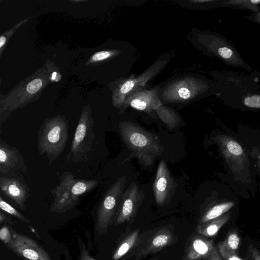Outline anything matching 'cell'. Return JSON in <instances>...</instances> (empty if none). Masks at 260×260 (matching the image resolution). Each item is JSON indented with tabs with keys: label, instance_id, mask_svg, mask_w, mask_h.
<instances>
[{
	"label": "cell",
	"instance_id": "obj_9",
	"mask_svg": "<svg viewBox=\"0 0 260 260\" xmlns=\"http://www.w3.org/2000/svg\"><path fill=\"white\" fill-rule=\"evenodd\" d=\"M244 145L253 164L256 177L260 182V131L238 124L233 131Z\"/></svg>",
	"mask_w": 260,
	"mask_h": 260
},
{
	"label": "cell",
	"instance_id": "obj_31",
	"mask_svg": "<svg viewBox=\"0 0 260 260\" xmlns=\"http://www.w3.org/2000/svg\"><path fill=\"white\" fill-rule=\"evenodd\" d=\"M254 19L256 22L260 23V11H258L254 15Z\"/></svg>",
	"mask_w": 260,
	"mask_h": 260
},
{
	"label": "cell",
	"instance_id": "obj_2",
	"mask_svg": "<svg viewBox=\"0 0 260 260\" xmlns=\"http://www.w3.org/2000/svg\"><path fill=\"white\" fill-rule=\"evenodd\" d=\"M119 130L132 156L144 166L152 165L155 158L161 154L164 147L158 138L137 124L122 121L119 124Z\"/></svg>",
	"mask_w": 260,
	"mask_h": 260
},
{
	"label": "cell",
	"instance_id": "obj_21",
	"mask_svg": "<svg viewBox=\"0 0 260 260\" xmlns=\"http://www.w3.org/2000/svg\"><path fill=\"white\" fill-rule=\"evenodd\" d=\"M240 239L236 231L230 232L224 240L218 243L220 246L225 250L237 253L240 245Z\"/></svg>",
	"mask_w": 260,
	"mask_h": 260
},
{
	"label": "cell",
	"instance_id": "obj_13",
	"mask_svg": "<svg viewBox=\"0 0 260 260\" xmlns=\"http://www.w3.org/2000/svg\"><path fill=\"white\" fill-rule=\"evenodd\" d=\"M175 182L166 162H159L153 184L155 202L158 205H163L171 197L175 187Z\"/></svg>",
	"mask_w": 260,
	"mask_h": 260
},
{
	"label": "cell",
	"instance_id": "obj_4",
	"mask_svg": "<svg viewBox=\"0 0 260 260\" xmlns=\"http://www.w3.org/2000/svg\"><path fill=\"white\" fill-rule=\"evenodd\" d=\"M60 181L51 191L53 202L51 211L63 213L70 210L84 193L93 189L98 184L97 180L75 179L71 172H64Z\"/></svg>",
	"mask_w": 260,
	"mask_h": 260
},
{
	"label": "cell",
	"instance_id": "obj_14",
	"mask_svg": "<svg viewBox=\"0 0 260 260\" xmlns=\"http://www.w3.org/2000/svg\"><path fill=\"white\" fill-rule=\"evenodd\" d=\"M128 106L144 112H149L157 110L161 106L158 99L155 90H147L139 91L128 98L123 102V109Z\"/></svg>",
	"mask_w": 260,
	"mask_h": 260
},
{
	"label": "cell",
	"instance_id": "obj_11",
	"mask_svg": "<svg viewBox=\"0 0 260 260\" xmlns=\"http://www.w3.org/2000/svg\"><path fill=\"white\" fill-rule=\"evenodd\" d=\"M27 169L19 150L0 140V173L3 174L25 172Z\"/></svg>",
	"mask_w": 260,
	"mask_h": 260
},
{
	"label": "cell",
	"instance_id": "obj_16",
	"mask_svg": "<svg viewBox=\"0 0 260 260\" xmlns=\"http://www.w3.org/2000/svg\"><path fill=\"white\" fill-rule=\"evenodd\" d=\"M237 203L238 199L236 197L207 207L200 219L199 224H203L219 217L235 207Z\"/></svg>",
	"mask_w": 260,
	"mask_h": 260
},
{
	"label": "cell",
	"instance_id": "obj_22",
	"mask_svg": "<svg viewBox=\"0 0 260 260\" xmlns=\"http://www.w3.org/2000/svg\"><path fill=\"white\" fill-rule=\"evenodd\" d=\"M0 208L2 210L15 216L24 222L27 223L29 222L25 217L23 216L13 207L4 201L2 197H0Z\"/></svg>",
	"mask_w": 260,
	"mask_h": 260
},
{
	"label": "cell",
	"instance_id": "obj_23",
	"mask_svg": "<svg viewBox=\"0 0 260 260\" xmlns=\"http://www.w3.org/2000/svg\"><path fill=\"white\" fill-rule=\"evenodd\" d=\"M243 104L249 108L260 109V95L247 96L244 99Z\"/></svg>",
	"mask_w": 260,
	"mask_h": 260
},
{
	"label": "cell",
	"instance_id": "obj_28",
	"mask_svg": "<svg viewBox=\"0 0 260 260\" xmlns=\"http://www.w3.org/2000/svg\"><path fill=\"white\" fill-rule=\"evenodd\" d=\"M204 260H222L216 246L211 252Z\"/></svg>",
	"mask_w": 260,
	"mask_h": 260
},
{
	"label": "cell",
	"instance_id": "obj_29",
	"mask_svg": "<svg viewBox=\"0 0 260 260\" xmlns=\"http://www.w3.org/2000/svg\"><path fill=\"white\" fill-rule=\"evenodd\" d=\"M249 252L253 260H260L259 252L252 245L249 247Z\"/></svg>",
	"mask_w": 260,
	"mask_h": 260
},
{
	"label": "cell",
	"instance_id": "obj_5",
	"mask_svg": "<svg viewBox=\"0 0 260 260\" xmlns=\"http://www.w3.org/2000/svg\"><path fill=\"white\" fill-rule=\"evenodd\" d=\"M94 119L90 109L85 107L76 127L67 160L73 162L86 161L92 150L95 135L93 131Z\"/></svg>",
	"mask_w": 260,
	"mask_h": 260
},
{
	"label": "cell",
	"instance_id": "obj_20",
	"mask_svg": "<svg viewBox=\"0 0 260 260\" xmlns=\"http://www.w3.org/2000/svg\"><path fill=\"white\" fill-rule=\"evenodd\" d=\"M156 111L160 119L170 129H173L180 124L179 117L172 110L160 106Z\"/></svg>",
	"mask_w": 260,
	"mask_h": 260
},
{
	"label": "cell",
	"instance_id": "obj_17",
	"mask_svg": "<svg viewBox=\"0 0 260 260\" xmlns=\"http://www.w3.org/2000/svg\"><path fill=\"white\" fill-rule=\"evenodd\" d=\"M233 212L231 210L225 213L219 217L203 224L197 227L198 233L207 237H214L220 229L231 219Z\"/></svg>",
	"mask_w": 260,
	"mask_h": 260
},
{
	"label": "cell",
	"instance_id": "obj_32",
	"mask_svg": "<svg viewBox=\"0 0 260 260\" xmlns=\"http://www.w3.org/2000/svg\"><path fill=\"white\" fill-rule=\"evenodd\" d=\"M5 219V215L2 212H1V213H0V221H1V222H2Z\"/></svg>",
	"mask_w": 260,
	"mask_h": 260
},
{
	"label": "cell",
	"instance_id": "obj_26",
	"mask_svg": "<svg viewBox=\"0 0 260 260\" xmlns=\"http://www.w3.org/2000/svg\"><path fill=\"white\" fill-rule=\"evenodd\" d=\"M0 238L6 245L11 240L12 235L7 226H4L1 229Z\"/></svg>",
	"mask_w": 260,
	"mask_h": 260
},
{
	"label": "cell",
	"instance_id": "obj_12",
	"mask_svg": "<svg viewBox=\"0 0 260 260\" xmlns=\"http://www.w3.org/2000/svg\"><path fill=\"white\" fill-rule=\"evenodd\" d=\"M0 190L14 201L22 210H25V202L29 196V190L25 182L19 177L1 176Z\"/></svg>",
	"mask_w": 260,
	"mask_h": 260
},
{
	"label": "cell",
	"instance_id": "obj_30",
	"mask_svg": "<svg viewBox=\"0 0 260 260\" xmlns=\"http://www.w3.org/2000/svg\"><path fill=\"white\" fill-rule=\"evenodd\" d=\"M81 260H95L90 257L86 249H83L81 254Z\"/></svg>",
	"mask_w": 260,
	"mask_h": 260
},
{
	"label": "cell",
	"instance_id": "obj_25",
	"mask_svg": "<svg viewBox=\"0 0 260 260\" xmlns=\"http://www.w3.org/2000/svg\"><path fill=\"white\" fill-rule=\"evenodd\" d=\"M219 253L224 260H242L237 253L228 251L223 248L218 246Z\"/></svg>",
	"mask_w": 260,
	"mask_h": 260
},
{
	"label": "cell",
	"instance_id": "obj_8",
	"mask_svg": "<svg viewBox=\"0 0 260 260\" xmlns=\"http://www.w3.org/2000/svg\"><path fill=\"white\" fill-rule=\"evenodd\" d=\"M6 245L26 260H51L38 243L25 235L12 233L11 240Z\"/></svg>",
	"mask_w": 260,
	"mask_h": 260
},
{
	"label": "cell",
	"instance_id": "obj_3",
	"mask_svg": "<svg viewBox=\"0 0 260 260\" xmlns=\"http://www.w3.org/2000/svg\"><path fill=\"white\" fill-rule=\"evenodd\" d=\"M69 135L68 121L62 116L46 119L38 134V148L40 155H47L49 164L62 153Z\"/></svg>",
	"mask_w": 260,
	"mask_h": 260
},
{
	"label": "cell",
	"instance_id": "obj_6",
	"mask_svg": "<svg viewBox=\"0 0 260 260\" xmlns=\"http://www.w3.org/2000/svg\"><path fill=\"white\" fill-rule=\"evenodd\" d=\"M125 183V176L118 178L104 195L97 213L96 230L99 235L106 233L115 216Z\"/></svg>",
	"mask_w": 260,
	"mask_h": 260
},
{
	"label": "cell",
	"instance_id": "obj_27",
	"mask_svg": "<svg viewBox=\"0 0 260 260\" xmlns=\"http://www.w3.org/2000/svg\"><path fill=\"white\" fill-rule=\"evenodd\" d=\"M112 54L109 51H101L94 54L91 57V59L94 61H101L109 57Z\"/></svg>",
	"mask_w": 260,
	"mask_h": 260
},
{
	"label": "cell",
	"instance_id": "obj_10",
	"mask_svg": "<svg viewBox=\"0 0 260 260\" xmlns=\"http://www.w3.org/2000/svg\"><path fill=\"white\" fill-rule=\"evenodd\" d=\"M202 87L205 86L199 81L193 79L178 81L167 88L165 92V100L168 102L188 101L201 92Z\"/></svg>",
	"mask_w": 260,
	"mask_h": 260
},
{
	"label": "cell",
	"instance_id": "obj_24",
	"mask_svg": "<svg viewBox=\"0 0 260 260\" xmlns=\"http://www.w3.org/2000/svg\"><path fill=\"white\" fill-rule=\"evenodd\" d=\"M42 81L40 79H35L30 81L26 86V91L30 94L36 93L42 87Z\"/></svg>",
	"mask_w": 260,
	"mask_h": 260
},
{
	"label": "cell",
	"instance_id": "obj_19",
	"mask_svg": "<svg viewBox=\"0 0 260 260\" xmlns=\"http://www.w3.org/2000/svg\"><path fill=\"white\" fill-rule=\"evenodd\" d=\"M139 233V230L134 231L121 242L113 255L114 260L119 259L132 248L138 239Z\"/></svg>",
	"mask_w": 260,
	"mask_h": 260
},
{
	"label": "cell",
	"instance_id": "obj_18",
	"mask_svg": "<svg viewBox=\"0 0 260 260\" xmlns=\"http://www.w3.org/2000/svg\"><path fill=\"white\" fill-rule=\"evenodd\" d=\"M173 241L171 233L166 229H162L156 233L151 238L142 254H146L159 251L168 246Z\"/></svg>",
	"mask_w": 260,
	"mask_h": 260
},
{
	"label": "cell",
	"instance_id": "obj_1",
	"mask_svg": "<svg viewBox=\"0 0 260 260\" xmlns=\"http://www.w3.org/2000/svg\"><path fill=\"white\" fill-rule=\"evenodd\" d=\"M221 126L224 131H214L209 141L211 144L217 146L222 160L226 173L222 177L237 195L249 199L257 191L253 164L244 145L233 131Z\"/></svg>",
	"mask_w": 260,
	"mask_h": 260
},
{
	"label": "cell",
	"instance_id": "obj_15",
	"mask_svg": "<svg viewBox=\"0 0 260 260\" xmlns=\"http://www.w3.org/2000/svg\"><path fill=\"white\" fill-rule=\"evenodd\" d=\"M215 246L212 240L203 237H195L186 251L185 260H204Z\"/></svg>",
	"mask_w": 260,
	"mask_h": 260
},
{
	"label": "cell",
	"instance_id": "obj_7",
	"mask_svg": "<svg viewBox=\"0 0 260 260\" xmlns=\"http://www.w3.org/2000/svg\"><path fill=\"white\" fill-rule=\"evenodd\" d=\"M144 199L143 190H140L136 183H131L123 192L115 219L118 225L132 219L136 214Z\"/></svg>",
	"mask_w": 260,
	"mask_h": 260
}]
</instances>
